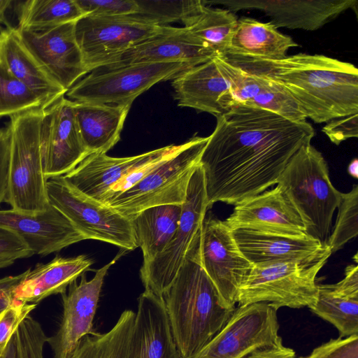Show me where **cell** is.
<instances>
[{"label":"cell","instance_id":"1","mask_svg":"<svg viewBox=\"0 0 358 358\" xmlns=\"http://www.w3.org/2000/svg\"><path fill=\"white\" fill-rule=\"evenodd\" d=\"M201 154L208 208L236 205L277 184L292 157L315 136L307 122L236 105L216 117Z\"/></svg>","mask_w":358,"mask_h":358},{"label":"cell","instance_id":"2","mask_svg":"<svg viewBox=\"0 0 358 358\" xmlns=\"http://www.w3.org/2000/svg\"><path fill=\"white\" fill-rule=\"evenodd\" d=\"M246 59L279 83L315 123L358 113V70L351 63L306 53L275 61Z\"/></svg>","mask_w":358,"mask_h":358},{"label":"cell","instance_id":"3","mask_svg":"<svg viewBox=\"0 0 358 358\" xmlns=\"http://www.w3.org/2000/svg\"><path fill=\"white\" fill-rule=\"evenodd\" d=\"M162 299L180 358H190L200 350L235 309L223 307L215 286L189 250Z\"/></svg>","mask_w":358,"mask_h":358},{"label":"cell","instance_id":"4","mask_svg":"<svg viewBox=\"0 0 358 358\" xmlns=\"http://www.w3.org/2000/svg\"><path fill=\"white\" fill-rule=\"evenodd\" d=\"M299 214L308 236L326 245L342 192L331 183L322 154L311 143L289 159L277 180Z\"/></svg>","mask_w":358,"mask_h":358},{"label":"cell","instance_id":"5","mask_svg":"<svg viewBox=\"0 0 358 358\" xmlns=\"http://www.w3.org/2000/svg\"><path fill=\"white\" fill-rule=\"evenodd\" d=\"M43 108L10 117V155L8 191L4 199L11 209L37 214L50 206L40 147Z\"/></svg>","mask_w":358,"mask_h":358},{"label":"cell","instance_id":"6","mask_svg":"<svg viewBox=\"0 0 358 358\" xmlns=\"http://www.w3.org/2000/svg\"><path fill=\"white\" fill-rule=\"evenodd\" d=\"M331 252L311 261H284L253 266L238 287L236 303H266L281 307L313 306L317 299V273Z\"/></svg>","mask_w":358,"mask_h":358},{"label":"cell","instance_id":"7","mask_svg":"<svg viewBox=\"0 0 358 358\" xmlns=\"http://www.w3.org/2000/svg\"><path fill=\"white\" fill-rule=\"evenodd\" d=\"M208 140V136H194L139 182L106 205L130 220L150 207L182 205Z\"/></svg>","mask_w":358,"mask_h":358},{"label":"cell","instance_id":"8","mask_svg":"<svg viewBox=\"0 0 358 358\" xmlns=\"http://www.w3.org/2000/svg\"><path fill=\"white\" fill-rule=\"evenodd\" d=\"M194 67L180 62L139 63L99 68L78 80L66 93L69 100L101 104H132L155 84L173 80Z\"/></svg>","mask_w":358,"mask_h":358},{"label":"cell","instance_id":"9","mask_svg":"<svg viewBox=\"0 0 358 358\" xmlns=\"http://www.w3.org/2000/svg\"><path fill=\"white\" fill-rule=\"evenodd\" d=\"M49 204L62 213L86 238L117 245L137 248L131 220L112 207L85 195L62 176L47 180Z\"/></svg>","mask_w":358,"mask_h":358},{"label":"cell","instance_id":"10","mask_svg":"<svg viewBox=\"0 0 358 358\" xmlns=\"http://www.w3.org/2000/svg\"><path fill=\"white\" fill-rule=\"evenodd\" d=\"M189 250L215 286L223 307L234 310L238 287L253 265L238 249L232 230L206 214Z\"/></svg>","mask_w":358,"mask_h":358},{"label":"cell","instance_id":"11","mask_svg":"<svg viewBox=\"0 0 358 358\" xmlns=\"http://www.w3.org/2000/svg\"><path fill=\"white\" fill-rule=\"evenodd\" d=\"M208 209L204 173L199 164L189 180L175 234L160 254L141 267L145 290L162 297L182 266Z\"/></svg>","mask_w":358,"mask_h":358},{"label":"cell","instance_id":"12","mask_svg":"<svg viewBox=\"0 0 358 358\" xmlns=\"http://www.w3.org/2000/svg\"><path fill=\"white\" fill-rule=\"evenodd\" d=\"M243 75L241 68L216 55L172 80L174 99L179 106L217 117L235 106L234 94Z\"/></svg>","mask_w":358,"mask_h":358},{"label":"cell","instance_id":"13","mask_svg":"<svg viewBox=\"0 0 358 358\" xmlns=\"http://www.w3.org/2000/svg\"><path fill=\"white\" fill-rule=\"evenodd\" d=\"M277 310L266 303L238 306L222 329L190 358H243L280 337Z\"/></svg>","mask_w":358,"mask_h":358},{"label":"cell","instance_id":"14","mask_svg":"<svg viewBox=\"0 0 358 358\" xmlns=\"http://www.w3.org/2000/svg\"><path fill=\"white\" fill-rule=\"evenodd\" d=\"M168 26L135 15H86L76 22L75 36L90 73L103 59L163 32Z\"/></svg>","mask_w":358,"mask_h":358},{"label":"cell","instance_id":"15","mask_svg":"<svg viewBox=\"0 0 358 358\" xmlns=\"http://www.w3.org/2000/svg\"><path fill=\"white\" fill-rule=\"evenodd\" d=\"M75 23L15 31L41 68L66 91L89 73L76 39Z\"/></svg>","mask_w":358,"mask_h":358},{"label":"cell","instance_id":"16","mask_svg":"<svg viewBox=\"0 0 358 358\" xmlns=\"http://www.w3.org/2000/svg\"><path fill=\"white\" fill-rule=\"evenodd\" d=\"M40 147L47 180L67 174L90 155L78 131L73 101L62 96L43 108Z\"/></svg>","mask_w":358,"mask_h":358},{"label":"cell","instance_id":"17","mask_svg":"<svg viewBox=\"0 0 358 358\" xmlns=\"http://www.w3.org/2000/svg\"><path fill=\"white\" fill-rule=\"evenodd\" d=\"M121 255L112 262L96 270L92 279L87 280L81 275L69 286L68 293L62 294L63 315L56 334L49 338L48 343L53 351V358H70L80 341L94 333L93 320L97 308L101 287L110 267Z\"/></svg>","mask_w":358,"mask_h":358},{"label":"cell","instance_id":"18","mask_svg":"<svg viewBox=\"0 0 358 358\" xmlns=\"http://www.w3.org/2000/svg\"><path fill=\"white\" fill-rule=\"evenodd\" d=\"M216 55H218L187 27L168 26L163 32L103 59L94 70L139 63L171 62H180L195 66Z\"/></svg>","mask_w":358,"mask_h":358},{"label":"cell","instance_id":"19","mask_svg":"<svg viewBox=\"0 0 358 358\" xmlns=\"http://www.w3.org/2000/svg\"><path fill=\"white\" fill-rule=\"evenodd\" d=\"M224 222L231 230L306 236L299 214L278 185L235 205L232 213Z\"/></svg>","mask_w":358,"mask_h":358},{"label":"cell","instance_id":"20","mask_svg":"<svg viewBox=\"0 0 358 358\" xmlns=\"http://www.w3.org/2000/svg\"><path fill=\"white\" fill-rule=\"evenodd\" d=\"M220 3L231 11L258 9L271 18L278 29L285 27L306 31L317 30L350 8L357 0H233L206 1Z\"/></svg>","mask_w":358,"mask_h":358},{"label":"cell","instance_id":"21","mask_svg":"<svg viewBox=\"0 0 358 358\" xmlns=\"http://www.w3.org/2000/svg\"><path fill=\"white\" fill-rule=\"evenodd\" d=\"M0 227L14 231L34 255L47 256L86 238L57 208L50 204L43 212L26 214L0 210Z\"/></svg>","mask_w":358,"mask_h":358},{"label":"cell","instance_id":"22","mask_svg":"<svg viewBox=\"0 0 358 358\" xmlns=\"http://www.w3.org/2000/svg\"><path fill=\"white\" fill-rule=\"evenodd\" d=\"M176 147L171 145L127 157H113L106 153L92 154L63 176L78 191L102 203L108 191L135 169L173 151Z\"/></svg>","mask_w":358,"mask_h":358},{"label":"cell","instance_id":"23","mask_svg":"<svg viewBox=\"0 0 358 358\" xmlns=\"http://www.w3.org/2000/svg\"><path fill=\"white\" fill-rule=\"evenodd\" d=\"M232 234L238 249L253 266L315 260L331 252L327 245L307 235L292 236L242 229H233Z\"/></svg>","mask_w":358,"mask_h":358},{"label":"cell","instance_id":"24","mask_svg":"<svg viewBox=\"0 0 358 358\" xmlns=\"http://www.w3.org/2000/svg\"><path fill=\"white\" fill-rule=\"evenodd\" d=\"M129 358H180L163 299L149 291L138 299Z\"/></svg>","mask_w":358,"mask_h":358},{"label":"cell","instance_id":"25","mask_svg":"<svg viewBox=\"0 0 358 358\" xmlns=\"http://www.w3.org/2000/svg\"><path fill=\"white\" fill-rule=\"evenodd\" d=\"M93 260L86 255L56 256L50 262L37 264L26 271L13 290V296L28 303L38 304L52 294H64L77 278L90 270Z\"/></svg>","mask_w":358,"mask_h":358},{"label":"cell","instance_id":"26","mask_svg":"<svg viewBox=\"0 0 358 358\" xmlns=\"http://www.w3.org/2000/svg\"><path fill=\"white\" fill-rule=\"evenodd\" d=\"M344 278L335 284H318L317 299L310 308L329 322L340 337L358 334V266H348Z\"/></svg>","mask_w":358,"mask_h":358},{"label":"cell","instance_id":"27","mask_svg":"<svg viewBox=\"0 0 358 358\" xmlns=\"http://www.w3.org/2000/svg\"><path fill=\"white\" fill-rule=\"evenodd\" d=\"M131 106L73 101L78 131L90 155L106 153L120 141Z\"/></svg>","mask_w":358,"mask_h":358},{"label":"cell","instance_id":"28","mask_svg":"<svg viewBox=\"0 0 358 358\" xmlns=\"http://www.w3.org/2000/svg\"><path fill=\"white\" fill-rule=\"evenodd\" d=\"M298 46L289 36L280 33L271 22L250 17L238 19L227 51L224 56L254 59L280 60L288 50Z\"/></svg>","mask_w":358,"mask_h":358},{"label":"cell","instance_id":"29","mask_svg":"<svg viewBox=\"0 0 358 358\" xmlns=\"http://www.w3.org/2000/svg\"><path fill=\"white\" fill-rule=\"evenodd\" d=\"M0 59L13 76L43 99L45 106L67 92L41 68L15 31L4 29L0 31Z\"/></svg>","mask_w":358,"mask_h":358},{"label":"cell","instance_id":"30","mask_svg":"<svg viewBox=\"0 0 358 358\" xmlns=\"http://www.w3.org/2000/svg\"><path fill=\"white\" fill-rule=\"evenodd\" d=\"M182 205L167 204L148 208L131 219L137 247L147 264L160 254L178 229Z\"/></svg>","mask_w":358,"mask_h":358},{"label":"cell","instance_id":"31","mask_svg":"<svg viewBox=\"0 0 358 358\" xmlns=\"http://www.w3.org/2000/svg\"><path fill=\"white\" fill-rule=\"evenodd\" d=\"M231 63L255 73L257 88L245 106L264 109L292 122H303L306 116L295 99L276 80L244 57L224 56Z\"/></svg>","mask_w":358,"mask_h":358},{"label":"cell","instance_id":"32","mask_svg":"<svg viewBox=\"0 0 358 358\" xmlns=\"http://www.w3.org/2000/svg\"><path fill=\"white\" fill-rule=\"evenodd\" d=\"M135 315L125 310L108 332L85 336L70 358H129Z\"/></svg>","mask_w":358,"mask_h":358},{"label":"cell","instance_id":"33","mask_svg":"<svg viewBox=\"0 0 358 358\" xmlns=\"http://www.w3.org/2000/svg\"><path fill=\"white\" fill-rule=\"evenodd\" d=\"M238 18L229 9L206 5L187 28L215 53L225 55Z\"/></svg>","mask_w":358,"mask_h":358},{"label":"cell","instance_id":"34","mask_svg":"<svg viewBox=\"0 0 358 358\" xmlns=\"http://www.w3.org/2000/svg\"><path fill=\"white\" fill-rule=\"evenodd\" d=\"M85 15L76 0H28L24 2L18 29L61 25L76 22Z\"/></svg>","mask_w":358,"mask_h":358},{"label":"cell","instance_id":"35","mask_svg":"<svg viewBox=\"0 0 358 358\" xmlns=\"http://www.w3.org/2000/svg\"><path fill=\"white\" fill-rule=\"evenodd\" d=\"M138 10L135 15L159 26L180 22L189 27L206 5L201 0H136Z\"/></svg>","mask_w":358,"mask_h":358},{"label":"cell","instance_id":"36","mask_svg":"<svg viewBox=\"0 0 358 358\" xmlns=\"http://www.w3.org/2000/svg\"><path fill=\"white\" fill-rule=\"evenodd\" d=\"M45 107L43 99L13 76L0 59V117Z\"/></svg>","mask_w":358,"mask_h":358},{"label":"cell","instance_id":"37","mask_svg":"<svg viewBox=\"0 0 358 358\" xmlns=\"http://www.w3.org/2000/svg\"><path fill=\"white\" fill-rule=\"evenodd\" d=\"M336 222L326 245L331 253L341 250L358 234V185H354L348 193H342L337 208Z\"/></svg>","mask_w":358,"mask_h":358},{"label":"cell","instance_id":"38","mask_svg":"<svg viewBox=\"0 0 358 358\" xmlns=\"http://www.w3.org/2000/svg\"><path fill=\"white\" fill-rule=\"evenodd\" d=\"M36 306L37 304L25 303L14 298L0 313V358L20 324Z\"/></svg>","mask_w":358,"mask_h":358},{"label":"cell","instance_id":"39","mask_svg":"<svg viewBox=\"0 0 358 358\" xmlns=\"http://www.w3.org/2000/svg\"><path fill=\"white\" fill-rule=\"evenodd\" d=\"M76 2L85 15H133L138 10L136 0H76Z\"/></svg>","mask_w":358,"mask_h":358},{"label":"cell","instance_id":"40","mask_svg":"<svg viewBox=\"0 0 358 358\" xmlns=\"http://www.w3.org/2000/svg\"><path fill=\"white\" fill-rule=\"evenodd\" d=\"M299 358H358V334L331 339Z\"/></svg>","mask_w":358,"mask_h":358},{"label":"cell","instance_id":"41","mask_svg":"<svg viewBox=\"0 0 358 358\" xmlns=\"http://www.w3.org/2000/svg\"><path fill=\"white\" fill-rule=\"evenodd\" d=\"M25 241L13 231L0 227V262L13 264L34 255Z\"/></svg>","mask_w":358,"mask_h":358},{"label":"cell","instance_id":"42","mask_svg":"<svg viewBox=\"0 0 358 358\" xmlns=\"http://www.w3.org/2000/svg\"><path fill=\"white\" fill-rule=\"evenodd\" d=\"M322 132L336 145L358 136V113L332 120L322 128Z\"/></svg>","mask_w":358,"mask_h":358},{"label":"cell","instance_id":"43","mask_svg":"<svg viewBox=\"0 0 358 358\" xmlns=\"http://www.w3.org/2000/svg\"><path fill=\"white\" fill-rule=\"evenodd\" d=\"M10 135L8 128H0V204L4 202L9 181Z\"/></svg>","mask_w":358,"mask_h":358},{"label":"cell","instance_id":"44","mask_svg":"<svg viewBox=\"0 0 358 358\" xmlns=\"http://www.w3.org/2000/svg\"><path fill=\"white\" fill-rule=\"evenodd\" d=\"M243 358H296V355L283 345L280 336L273 344L257 348Z\"/></svg>","mask_w":358,"mask_h":358},{"label":"cell","instance_id":"45","mask_svg":"<svg viewBox=\"0 0 358 358\" xmlns=\"http://www.w3.org/2000/svg\"><path fill=\"white\" fill-rule=\"evenodd\" d=\"M25 274L26 271L16 275L6 276L0 279V313L14 299L13 290Z\"/></svg>","mask_w":358,"mask_h":358},{"label":"cell","instance_id":"46","mask_svg":"<svg viewBox=\"0 0 358 358\" xmlns=\"http://www.w3.org/2000/svg\"><path fill=\"white\" fill-rule=\"evenodd\" d=\"M1 358H17L16 346L14 336L10 339Z\"/></svg>","mask_w":358,"mask_h":358},{"label":"cell","instance_id":"47","mask_svg":"<svg viewBox=\"0 0 358 358\" xmlns=\"http://www.w3.org/2000/svg\"><path fill=\"white\" fill-rule=\"evenodd\" d=\"M348 173L355 178L358 176V160L355 158L351 161L348 167Z\"/></svg>","mask_w":358,"mask_h":358},{"label":"cell","instance_id":"48","mask_svg":"<svg viewBox=\"0 0 358 358\" xmlns=\"http://www.w3.org/2000/svg\"><path fill=\"white\" fill-rule=\"evenodd\" d=\"M9 3V0H0V31L1 25L3 24L5 12Z\"/></svg>","mask_w":358,"mask_h":358},{"label":"cell","instance_id":"49","mask_svg":"<svg viewBox=\"0 0 358 358\" xmlns=\"http://www.w3.org/2000/svg\"><path fill=\"white\" fill-rule=\"evenodd\" d=\"M8 266H9V264L8 263L1 262H0V268H4V267H7Z\"/></svg>","mask_w":358,"mask_h":358}]
</instances>
